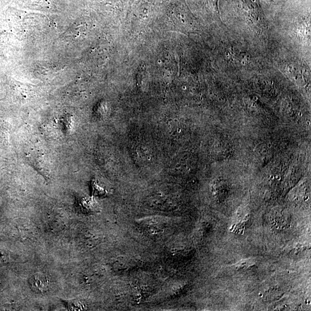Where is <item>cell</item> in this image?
<instances>
[{
  "instance_id": "obj_2",
  "label": "cell",
  "mask_w": 311,
  "mask_h": 311,
  "mask_svg": "<svg viewBox=\"0 0 311 311\" xmlns=\"http://www.w3.org/2000/svg\"><path fill=\"white\" fill-rule=\"evenodd\" d=\"M30 284L34 290L38 293L45 292L49 290V281L45 276L41 274L33 275L30 280Z\"/></svg>"
},
{
  "instance_id": "obj_3",
  "label": "cell",
  "mask_w": 311,
  "mask_h": 311,
  "mask_svg": "<svg viewBox=\"0 0 311 311\" xmlns=\"http://www.w3.org/2000/svg\"><path fill=\"white\" fill-rule=\"evenodd\" d=\"M284 293L278 288L271 289L266 292L264 299L267 301H273L277 300L283 296Z\"/></svg>"
},
{
  "instance_id": "obj_1",
  "label": "cell",
  "mask_w": 311,
  "mask_h": 311,
  "mask_svg": "<svg viewBox=\"0 0 311 311\" xmlns=\"http://www.w3.org/2000/svg\"><path fill=\"white\" fill-rule=\"evenodd\" d=\"M243 9L249 22L256 27L262 29L266 25L261 9L254 0H244Z\"/></svg>"
}]
</instances>
